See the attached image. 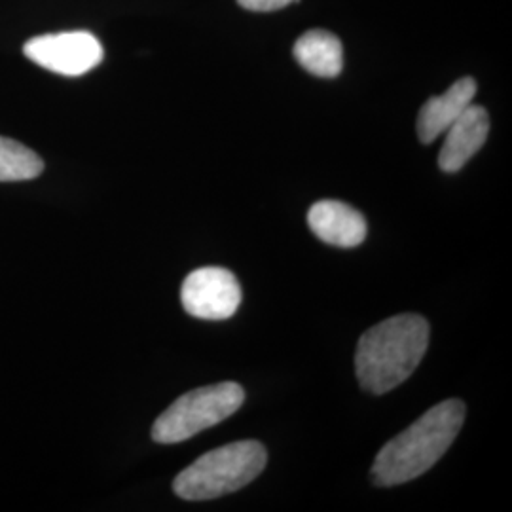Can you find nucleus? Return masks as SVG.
Instances as JSON below:
<instances>
[{
  "label": "nucleus",
  "mask_w": 512,
  "mask_h": 512,
  "mask_svg": "<svg viewBox=\"0 0 512 512\" xmlns=\"http://www.w3.org/2000/svg\"><path fill=\"white\" fill-rule=\"evenodd\" d=\"M239 6L251 12H275L298 0H238Z\"/></svg>",
  "instance_id": "12"
},
{
  "label": "nucleus",
  "mask_w": 512,
  "mask_h": 512,
  "mask_svg": "<svg viewBox=\"0 0 512 512\" xmlns=\"http://www.w3.org/2000/svg\"><path fill=\"white\" fill-rule=\"evenodd\" d=\"M463 421L465 404L458 399H448L427 410L378 452L372 465L374 484L397 486L427 473L448 452Z\"/></svg>",
  "instance_id": "1"
},
{
  "label": "nucleus",
  "mask_w": 512,
  "mask_h": 512,
  "mask_svg": "<svg viewBox=\"0 0 512 512\" xmlns=\"http://www.w3.org/2000/svg\"><path fill=\"white\" fill-rule=\"evenodd\" d=\"M181 302L186 313L205 321H224L238 311L241 287L224 268H200L184 279Z\"/></svg>",
  "instance_id": "6"
},
{
  "label": "nucleus",
  "mask_w": 512,
  "mask_h": 512,
  "mask_svg": "<svg viewBox=\"0 0 512 512\" xmlns=\"http://www.w3.org/2000/svg\"><path fill=\"white\" fill-rule=\"evenodd\" d=\"M429 348V323L416 313L389 317L366 330L355 353L363 389L384 395L408 380Z\"/></svg>",
  "instance_id": "2"
},
{
  "label": "nucleus",
  "mask_w": 512,
  "mask_h": 512,
  "mask_svg": "<svg viewBox=\"0 0 512 512\" xmlns=\"http://www.w3.org/2000/svg\"><path fill=\"white\" fill-rule=\"evenodd\" d=\"M44 171L37 152L14 139L0 137V183H16L35 179Z\"/></svg>",
  "instance_id": "11"
},
{
  "label": "nucleus",
  "mask_w": 512,
  "mask_h": 512,
  "mask_svg": "<svg viewBox=\"0 0 512 512\" xmlns=\"http://www.w3.org/2000/svg\"><path fill=\"white\" fill-rule=\"evenodd\" d=\"M476 95V82L473 78H461L446 92L431 97L420 110L418 135L423 145L433 143L446 129L450 128L463 110L467 109Z\"/></svg>",
  "instance_id": "9"
},
{
  "label": "nucleus",
  "mask_w": 512,
  "mask_h": 512,
  "mask_svg": "<svg viewBox=\"0 0 512 512\" xmlns=\"http://www.w3.org/2000/svg\"><path fill=\"white\" fill-rule=\"evenodd\" d=\"M293 54L308 73L319 78H336L344 67L342 42L325 29L304 33L296 40Z\"/></svg>",
  "instance_id": "10"
},
{
  "label": "nucleus",
  "mask_w": 512,
  "mask_h": 512,
  "mask_svg": "<svg viewBox=\"0 0 512 512\" xmlns=\"http://www.w3.org/2000/svg\"><path fill=\"white\" fill-rule=\"evenodd\" d=\"M268 454L258 440H239L211 450L175 478L173 490L186 501H205L234 494L266 467Z\"/></svg>",
  "instance_id": "3"
},
{
  "label": "nucleus",
  "mask_w": 512,
  "mask_h": 512,
  "mask_svg": "<svg viewBox=\"0 0 512 512\" xmlns=\"http://www.w3.org/2000/svg\"><path fill=\"white\" fill-rule=\"evenodd\" d=\"M439 167L444 173H458L482 148L490 133V116L484 107L469 105L458 120L444 131Z\"/></svg>",
  "instance_id": "7"
},
{
  "label": "nucleus",
  "mask_w": 512,
  "mask_h": 512,
  "mask_svg": "<svg viewBox=\"0 0 512 512\" xmlns=\"http://www.w3.org/2000/svg\"><path fill=\"white\" fill-rule=\"evenodd\" d=\"M308 224L317 238L342 249L357 247L366 238L365 217L348 203L336 200L313 203Z\"/></svg>",
  "instance_id": "8"
},
{
  "label": "nucleus",
  "mask_w": 512,
  "mask_h": 512,
  "mask_svg": "<svg viewBox=\"0 0 512 512\" xmlns=\"http://www.w3.org/2000/svg\"><path fill=\"white\" fill-rule=\"evenodd\" d=\"M23 54L40 67L63 76L90 73L105 55L101 42L86 31L31 38L25 42Z\"/></svg>",
  "instance_id": "5"
},
{
  "label": "nucleus",
  "mask_w": 512,
  "mask_h": 512,
  "mask_svg": "<svg viewBox=\"0 0 512 512\" xmlns=\"http://www.w3.org/2000/svg\"><path fill=\"white\" fill-rule=\"evenodd\" d=\"M245 401V391L236 382L207 385L184 393L152 425L158 444H179L228 420Z\"/></svg>",
  "instance_id": "4"
}]
</instances>
